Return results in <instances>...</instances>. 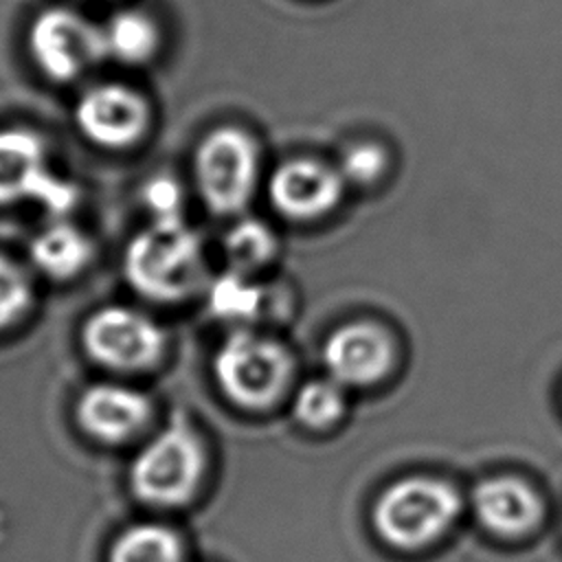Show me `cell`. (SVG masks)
<instances>
[{
  "label": "cell",
  "instance_id": "obj_1",
  "mask_svg": "<svg viewBox=\"0 0 562 562\" xmlns=\"http://www.w3.org/2000/svg\"><path fill=\"white\" fill-rule=\"evenodd\" d=\"M123 277L154 303H178L206 288L204 248L184 220H149L125 246Z\"/></svg>",
  "mask_w": 562,
  "mask_h": 562
},
{
  "label": "cell",
  "instance_id": "obj_2",
  "mask_svg": "<svg viewBox=\"0 0 562 562\" xmlns=\"http://www.w3.org/2000/svg\"><path fill=\"white\" fill-rule=\"evenodd\" d=\"M211 369L231 404L261 413L288 395L296 362L279 338L255 327H233L213 351Z\"/></svg>",
  "mask_w": 562,
  "mask_h": 562
},
{
  "label": "cell",
  "instance_id": "obj_3",
  "mask_svg": "<svg viewBox=\"0 0 562 562\" xmlns=\"http://www.w3.org/2000/svg\"><path fill=\"white\" fill-rule=\"evenodd\" d=\"M261 151L255 136L237 125L209 130L193 151V180L202 204L222 217H237L255 198Z\"/></svg>",
  "mask_w": 562,
  "mask_h": 562
},
{
  "label": "cell",
  "instance_id": "obj_4",
  "mask_svg": "<svg viewBox=\"0 0 562 562\" xmlns=\"http://www.w3.org/2000/svg\"><path fill=\"white\" fill-rule=\"evenodd\" d=\"M206 452L198 432L173 417L134 457L130 483L134 494L149 505H182L189 501L204 474Z\"/></svg>",
  "mask_w": 562,
  "mask_h": 562
},
{
  "label": "cell",
  "instance_id": "obj_5",
  "mask_svg": "<svg viewBox=\"0 0 562 562\" xmlns=\"http://www.w3.org/2000/svg\"><path fill=\"white\" fill-rule=\"evenodd\" d=\"M37 204L53 217H66L79 202V189L50 167L48 145L35 130H0V206Z\"/></svg>",
  "mask_w": 562,
  "mask_h": 562
},
{
  "label": "cell",
  "instance_id": "obj_6",
  "mask_svg": "<svg viewBox=\"0 0 562 562\" xmlns=\"http://www.w3.org/2000/svg\"><path fill=\"white\" fill-rule=\"evenodd\" d=\"M461 498L452 485L413 476L393 483L373 507L378 533L393 547L417 549L437 540L457 518Z\"/></svg>",
  "mask_w": 562,
  "mask_h": 562
},
{
  "label": "cell",
  "instance_id": "obj_7",
  "mask_svg": "<svg viewBox=\"0 0 562 562\" xmlns=\"http://www.w3.org/2000/svg\"><path fill=\"white\" fill-rule=\"evenodd\" d=\"M86 356L112 373H143L167 351L165 329L132 305H101L90 312L79 331Z\"/></svg>",
  "mask_w": 562,
  "mask_h": 562
},
{
  "label": "cell",
  "instance_id": "obj_8",
  "mask_svg": "<svg viewBox=\"0 0 562 562\" xmlns=\"http://www.w3.org/2000/svg\"><path fill=\"white\" fill-rule=\"evenodd\" d=\"M35 68L55 83H70L108 59L101 24L68 7L42 9L26 33Z\"/></svg>",
  "mask_w": 562,
  "mask_h": 562
},
{
  "label": "cell",
  "instance_id": "obj_9",
  "mask_svg": "<svg viewBox=\"0 0 562 562\" xmlns=\"http://www.w3.org/2000/svg\"><path fill=\"white\" fill-rule=\"evenodd\" d=\"M149 105L145 97L119 81L86 88L72 105V121L79 134L110 151L130 149L149 127Z\"/></svg>",
  "mask_w": 562,
  "mask_h": 562
},
{
  "label": "cell",
  "instance_id": "obj_10",
  "mask_svg": "<svg viewBox=\"0 0 562 562\" xmlns=\"http://www.w3.org/2000/svg\"><path fill=\"white\" fill-rule=\"evenodd\" d=\"M345 187L336 165L296 156L279 162L270 171L266 195L281 217L290 222H316L340 204Z\"/></svg>",
  "mask_w": 562,
  "mask_h": 562
},
{
  "label": "cell",
  "instance_id": "obj_11",
  "mask_svg": "<svg viewBox=\"0 0 562 562\" xmlns=\"http://www.w3.org/2000/svg\"><path fill=\"white\" fill-rule=\"evenodd\" d=\"M325 375L345 389H364L380 382L393 367L395 342L391 334L371 321H353L336 327L323 342Z\"/></svg>",
  "mask_w": 562,
  "mask_h": 562
},
{
  "label": "cell",
  "instance_id": "obj_12",
  "mask_svg": "<svg viewBox=\"0 0 562 562\" xmlns=\"http://www.w3.org/2000/svg\"><path fill=\"white\" fill-rule=\"evenodd\" d=\"M154 404L147 393L123 382H94L75 404L77 424L101 443H125L149 424Z\"/></svg>",
  "mask_w": 562,
  "mask_h": 562
},
{
  "label": "cell",
  "instance_id": "obj_13",
  "mask_svg": "<svg viewBox=\"0 0 562 562\" xmlns=\"http://www.w3.org/2000/svg\"><path fill=\"white\" fill-rule=\"evenodd\" d=\"M474 509L479 520L498 536L516 538L533 529L542 516L538 494L512 476L487 479L474 490Z\"/></svg>",
  "mask_w": 562,
  "mask_h": 562
},
{
  "label": "cell",
  "instance_id": "obj_14",
  "mask_svg": "<svg viewBox=\"0 0 562 562\" xmlns=\"http://www.w3.org/2000/svg\"><path fill=\"white\" fill-rule=\"evenodd\" d=\"M206 305L209 312L233 325V327H255L259 321L268 318L281 301H277L274 290L252 279V274H244L226 268L206 281Z\"/></svg>",
  "mask_w": 562,
  "mask_h": 562
},
{
  "label": "cell",
  "instance_id": "obj_15",
  "mask_svg": "<svg viewBox=\"0 0 562 562\" xmlns=\"http://www.w3.org/2000/svg\"><path fill=\"white\" fill-rule=\"evenodd\" d=\"M92 257V239L66 217H53V222L37 231L29 241V259L33 268L53 281H70L79 277L90 266Z\"/></svg>",
  "mask_w": 562,
  "mask_h": 562
},
{
  "label": "cell",
  "instance_id": "obj_16",
  "mask_svg": "<svg viewBox=\"0 0 562 562\" xmlns=\"http://www.w3.org/2000/svg\"><path fill=\"white\" fill-rule=\"evenodd\" d=\"M105 55L123 66H145L160 50V26L140 9H121L101 24Z\"/></svg>",
  "mask_w": 562,
  "mask_h": 562
},
{
  "label": "cell",
  "instance_id": "obj_17",
  "mask_svg": "<svg viewBox=\"0 0 562 562\" xmlns=\"http://www.w3.org/2000/svg\"><path fill=\"white\" fill-rule=\"evenodd\" d=\"M222 250L231 270L257 274L279 257V237L263 220L237 215L222 237Z\"/></svg>",
  "mask_w": 562,
  "mask_h": 562
},
{
  "label": "cell",
  "instance_id": "obj_18",
  "mask_svg": "<svg viewBox=\"0 0 562 562\" xmlns=\"http://www.w3.org/2000/svg\"><path fill=\"white\" fill-rule=\"evenodd\" d=\"M108 562H184L180 538L165 525L127 527L110 547Z\"/></svg>",
  "mask_w": 562,
  "mask_h": 562
},
{
  "label": "cell",
  "instance_id": "obj_19",
  "mask_svg": "<svg viewBox=\"0 0 562 562\" xmlns=\"http://www.w3.org/2000/svg\"><path fill=\"white\" fill-rule=\"evenodd\" d=\"M345 386L329 375L305 380L292 395V415L307 430H327L347 408Z\"/></svg>",
  "mask_w": 562,
  "mask_h": 562
},
{
  "label": "cell",
  "instance_id": "obj_20",
  "mask_svg": "<svg viewBox=\"0 0 562 562\" xmlns=\"http://www.w3.org/2000/svg\"><path fill=\"white\" fill-rule=\"evenodd\" d=\"M35 299L31 274L9 255L0 252V331L20 323Z\"/></svg>",
  "mask_w": 562,
  "mask_h": 562
},
{
  "label": "cell",
  "instance_id": "obj_21",
  "mask_svg": "<svg viewBox=\"0 0 562 562\" xmlns=\"http://www.w3.org/2000/svg\"><path fill=\"white\" fill-rule=\"evenodd\" d=\"M389 165V154L382 145L371 140H358L342 149L336 167L345 184L369 187L378 182Z\"/></svg>",
  "mask_w": 562,
  "mask_h": 562
},
{
  "label": "cell",
  "instance_id": "obj_22",
  "mask_svg": "<svg viewBox=\"0 0 562 562\" xmlns=\"http://www.w3.org/2000/svg\"><path fill=\"white\" fill-rule=\"evenodd\" d=\"M140 200L145 211L149 213V220L156 222H169V220H184V193L178 180L169 176H154L143 182L140 187Z\"/></svg>",
  "mask_w": 562,
  "mask_h": 562
}]
</instances>
